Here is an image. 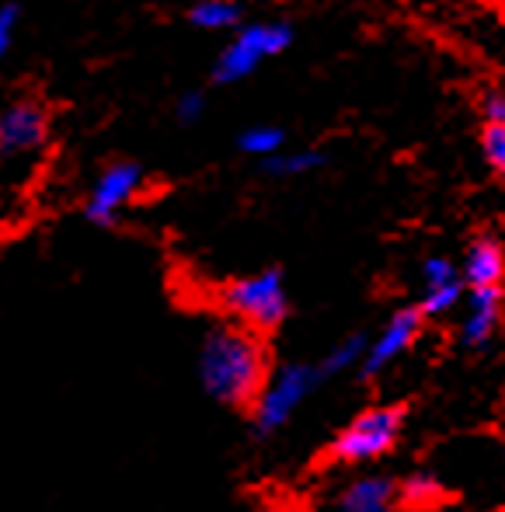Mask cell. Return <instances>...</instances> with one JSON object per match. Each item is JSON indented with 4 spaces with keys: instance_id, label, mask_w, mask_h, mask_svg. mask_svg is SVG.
I'll return each instance as SVG.
<instances>
[{
    "instance_id": "3957f363",
    "label": "cell",
    "mask_w": 505,
    "mask_h": 512,
    "mask_svg": "<svg viewBox=\"0 0 505 512\" xmlns=\"http://www.w3.org/2000/svg\"><path fill=\"white\" fill-rule=\"evenodd\" d=\"M209 300L223 314V321L241 324L262 338H272L290 321V290L283 269H258L213 283Z\"/></svg>"
},
{
    "instance_id": "6da1fadb",
    "label": "cell",
    "mask_w": 505,
    "mask_h": 512,
    "mask_svg": "<svg viewBox=\"0 0 505 512\" xmlns=\"http://www.w3.org/2000/svg\"><path fill=\"white\" fill-rule=\"evenodd\" d=\"M276 366L272 338L255 335L234 321H216L202 331L196 373L206 398L220 408L251 415Z\"/></svg>"
},
{
    "instance_id": "4fadbf2b",
    "label": "cell",
    "mask_w": 505,
    "mask_h": 512,
    "mask_svg": "<svg viewBox=\"0 0 505 512\" xmlns=\"http://www.w3.org/2000/svg\"><path fill=\"white\" fill-rule=\"evenodd\" d=\"M366 349H370V335H366V331H352V335L338 338L321 359H314V366L324 384H328V380L342 377V373H349V370L359 373V366H363V359H366Z\"/></svg>"
},
{
    "instance_id": "7a4b0ae2",
    "label": "cell",
    "mask_w": 505,
    "mask_h": 512,
    "mask_svg": "<svg viewBox=\"0 0 505 512\" xmlns=\"http://www.w3.org/2000/svg\"><path fill=\"white\" fill-rule=\"evenodd\" d=\"M408 401H380L349 418L321 450L310 457V474H335L349 467H370L394 453L408 429Z\"/></svg>"
},
{
    "instance_id": "ffe728a7",
    "label": "cell",
    "mask_w": 505,
    "mask_h": 512,
    "mask_svg": "<svg viewBox=\"0 0 505 512\" xmlns=\"http://www.w3.org/2000/svg\"><path fill=\"white\" fill-rule=\"evenodd\" d=\"M481 115H485V126H505V91L481 95Z\"/></svg>"
},
{
    "instance_id": "d6986e66",
    "label": "cell",
    "mask_w": 505,
    "mask_h": 512,
    "mask_svg": "<svg viewBox=\"0 0 505 512\" xmlns=\"http://www.w3.org/2000/svg\"><path fill=\"white\" fill-rule=\"evenodd\" d=\"M202 112H206V95H202V91H185V95H178V102H175L178 122L192 126V122L202 119Z\"/></svg>"
},
{
    "instance_id": "9a60e30c",
    "label": "cell",
    "mask_w": 505,
    "mask_h": 512,
    "mask_svg": "<svg viewBox=\"0 0 505 512\" xmlns=\"http://www.w3.org/2000/svg\"><path fill=\"white\" fill-rule=\"evenodd\" d=\"M328 157L321 150H283V154L269 157L262 161V171L272 178H300V175H310V171L324 168Z\"/></svg>"
},
{
    "instance_id": "7402d4cb",
    "label": "cell",
    "mask_w": 505,
    "mask_h": 512,
    "mask_svg": "<svg viewBox=\"0 0 505 512\" xmlns=\"http://www.w3.org/2000/svg\"><path fill=\"white\" fill-rule=\"evenodd\" d=\"M495 512H505V506H499V509H495Z\"/></svg>"
},
{
    "instance_id": "52a82bcc",
    "label": "cell",
    "mask_w": 505,
    "mask_h": 512,
    "mask_svg": "<svg viewBox=\"0 0 505 512\" xmlns=\"http://www.w3.org/2000/svg\"><path fill=\"white\" fill-rule=\"evenodd\" d=\"M425 324L429 317L418 310V304H408V307H398L391 317L384 321V328L377 335H370V349H366V359L359 366V380H377L384 370H391L398 359L408 356L425 335Z\"/></svg>"
},
{
    "instance_id": "30bf717a",
    "label": "cell",
    "mask_w": 505,
    "mask_h": 512,
    "mask_svg": "<svg viewBox=\"0 0 505 512\" xmlns=\"http://www.w3.org/2000/svg\"><path fill=\"white\" fill-rule=\"evenodd\" d=\"M467 290H505V244L495 234H478L460 265Z\"/></svg>"
},
{
    "instance_id": "7c38bea8",
    "label": "cell",
    "mask_w": 505,
    "mask_h": 512,
    "mask_svg": "<svg viewBox=\"0 0 505 512\" xmlns=\"http://www.w3.org/2000/svg\"><path fill=\"white\" fill-rule=\"evenodd\" d=\"M457 492L432 471H411L398 478V512H446Z\"/></svg>"
},
{
    "instance_id": "8992f818",
    "label": "cell",
    "mask_w": 505,
    "mask_h": 512,
    "mask_svg": "<svg viewBox=\"0 0 505 512\" xmlns=\"http://www.w3.org/2000/svg\"><path fill=\"white\" fill-rule=\"evenodd\" d=\"M53 112L42 98L21 95L0 108V161L39 154L49 143Z\"/></svg>"
},
{
    "instance_id": "603a6c76",
    "label": "cell",
    "mask_w": 505,
    "mask_h": 512,
    "mask_svg": "<svg viewBox=\"0 0 505 512\" xmlns=\"http://www.w3.org/2000/svg\"><path fill=\"white\" fill-rule=\"evenodd\" d=\"M502 457H505V453H502Z\"/></svg>"
},
{
    "instance_id": "ac0fdd59",
    "label": "cell",
    "mask_w": 505,
    "mask_h": 512,
    "mask_svg": "<svg viewBox=\"0 0 505 512\" xmlns=\"http://www.w3.org/2000/svg\"><path fill=\"white\" fill-rule=\"evenodd\" d=\"M18 21H21L18 4H0V60L11 53L14 35H18Z\"/></svg>"
},
{
    "instance_id": "9c48e42d",
    "label": "cell",
    "mask_w": 505,
    "mask_h": 512,
    "mask_svg": "<svg viewBox=\"0 0 505 512\" xmlns=\"http://www.w3.org/2000/svg\"><path fill=\"white\" fill-rule=\"evenodd\" d=\"M467 286L464 276H460V265H453L450 258L432 255L422 262V293H418V310H422L429 321L436 317L453 314L457 307H464Z\"/></svg>"
},
{
    "instance_id": "2e32d148",
    "label": "cell",
    "mask_w": 505,
    "mask_h": 512,
    "mask_svg": "<svg viewBox=\"0 0 505 512\" xmlns=\"http://www.w3.org/2000/svg\"><path fill=\"white\" fill-rule=\"evenodd\" d=\"M189 21L209 32H223V28H241V7L223 4V0H199L189 11Z\"/></svg>"
},
{
    "instance_id": "44dd1931",
    "label": "cell",
    "mask_w": 505,
    "mask_h": 512,
    "mask_svg": "<svg viewBox=\"0 0 505 512\" xmlns=\"http://www.w3.org/2000/svg\"><path fill=\"white\" fill-rule=\"evenodd\" d=\"M223 4H237V0H223Z\"/></svg>"
},
{
    "instance_id": "e0dca14e",
    "label": "cell",
    "mask_w": 505,
    "mask_h": 512,
    "mask_svg": "<svg viewBox=\"0 0 505 512\" xmlns=\"http://www.w3.org/2000/svg\"><path fill=\"white\" fill-rule=\"evenodd\" d=\"M481 154L485 164L505 182V126H485L481 129Z\"/></svg>"
},
{
    "instance_id": "5b68a950",
    "label": "cell",
    "mask_w": 505,
    "mask_h": 512,
    "mask_svg": "<svg viewBox=\"0 0 505 512\" xmlns=\"http://www.w3.org/2000/svg\"><path fill=\"white\" fill-rule=\"evenodd\" d=\"M143 185H147V171L136 161H112L95 178L88 199H84V220L95 223L101 230L119 227L122 213L140 199Z\"/></svg>"
},
{
    "instance_id": "5bb4252c",
    "label": "cell",
    "mask_w": 505,
    "mask_h": 512,
    "mask_svg": "<svg viewBox=\"0 0 505 512\" xmlns=\"http://www.w3.org/2000/svg\"><path fill=\"white\" fill-rule=\"evenodd\" d=\"M237 150L255 157V161H269V157H276L286 150V129L269 126V122L248 126V129H241V136H237Z\"/></svg>"
},
{
    "instance_id": "ba28073f",
    "label": "cell",
    "mask_w": 505,
    "mask_h": 512,
    "mask_svg": "<svg viewBox=\"0 0 505 512\" xmlns=\"http://www.w3.org/2000/svg\"><path fill=\"white\" fill-rule=\"evenodd\" d=\"M505 328V290H467L457 338L467 352H481Z\"/></svg>"
},
{
    "instance_id": "277c9868",
    "label": "cell",
    "mask_w": 505,
    "mask_h": 512,
    "mask_svg": "<svg viewBox=\"0 0 505 512\" xmlns=\"http://www.w3.org/2000/svg\"><path fill=\"white\" fill-rule=\"evenodd\" d=\"M321 387H324V380L314 363H279L269 387H265L262 398H258L255 411L248 415L251 436L272 439L276 432H283L286 425L293 422V415L310 401V394H317Z\"/></svg>"
},
{
    "instance_id": "8fae6325",
    "label": "cell",
    "mask_w": 505,
    "mask_h": 512,
    "mask_svg": "<svg viewBox=\"0 0 505 512\" xmlns=\"http://www.w3.org/2000/svg\"><path fill=\"white\" fill-rule=\"evenodd\" d=\"M338 512H398V478L363 474L352 478L335 499Z\"/></svg>"
}]
</instances>
